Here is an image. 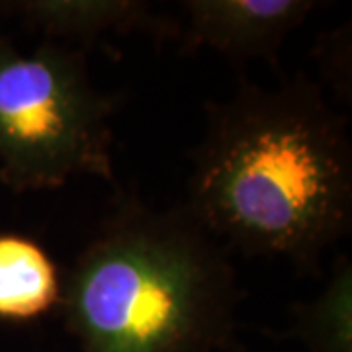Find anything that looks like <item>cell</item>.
<instances>
[{"instance_id":"277c9868","label":"cell","mask_w":352,"mask_h":352,"mask_svg":"<svg viewBox=\"0 0 352 352\" xmlns=\"http://www.w3.org/2000/svg\"><path fill=\"white\" fill-rule=\"evenodd\" d=\"M184 51L210 47L231 61L264 59L276 65L278 51L314 12V0H188Z\"/></svg>"},{"instance_id":"7a4b0ae2","label":"cell","mask_w":352,"mask_h":352,"mask_svg":"<svg viewBox=\"0 0 352 352\" xmlns=\"http://www.w3.org/2000/svg\"><path fill=\"white\" fill-rule=\"evenodd\" d=\"M241 294L229 251L184 210L122 198L61 278L78 352H231Z\"/></svg>"},{"instance_id":"52a82bcc","label":"cell","mask_w":352,"mask_h":352,"mask_svg":"<svg viewBox=\"0 0 352 352\" xmlns=\"http://www.w3.org/2000/svg\"><path fill=\"white\" fill-rule=\"evenodd\" d=\"M352 268L349 256H339L327 286L309 302L292 307L288 337L307 352H352Z\"/></svg>"},{"instance_id":"6da1fadb","label":"cell","mask_w":352,"mask_h":352,"mask_svg":"<svg viewBox=\"0 0 352 352\" xmlns=\"http://www.w3.org/2000/svg\"><path fill=\"white\" fill-rule=\"evenodd\" d=\"M206 116L184 210L227 251L319 274L352 227L346 116L303 75L276 88L241 82Z\"/></svg>"},{"instance_id":"8992f818","label":"cell","mask_w":352,"mask_h":352,"mask_svg":"<svg viewBox=\"0 0 352 352\" xmlns=\"http://www.w3.org/2000/svg\"><path fill=\"white\" fill-rule=\"evenodd\" d=\"M59 294V272L36 241L0 235V321H34L57 307Z\"/></svg>"},{"instance_id":"5b68a950","label":"cell","mask_w":352,"mask_h":352,"mask_svg":"<svg viewBox=\"0 0 352 352\" xmlns=\"http://www.w3.org/2000/svg\"><path fill=\"white\" fill-rule=\"evenodd\" d=\"M22 22L43 32L51 41L92 43L106 34L147 32L164 38L173 34L168 20L155 16L151 4L138 0H25L2 4Z\"/></svg>"},{"instance_id":"3957f363","label":"cell","mask_w":352,"mask_h":352,"mask_svg":"<svg viewBox=\"0 0 352 352\" xmlns=\"http://www.w3.org/2000/svg\"><path fill=\"white\" fill-rule=\"evenodd\" d=\"M116 106L94 87L80 50L45 39L22 53L0 38V180L18 194L61 188L75 175L118 186Z\"/></svg>"}]
</instances>
